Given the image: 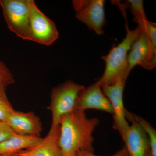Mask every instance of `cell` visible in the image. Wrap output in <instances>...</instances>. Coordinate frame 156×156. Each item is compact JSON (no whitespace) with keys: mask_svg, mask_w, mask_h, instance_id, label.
I'll use <instances>...</instances> for the list:
<instances>
[{"mask_svg":"<svg viewBox=\"0 0 156 156\" xmlns=\"http://www.w3.org/2000/svg\"><path fill=\"white\" fill-rule=\"evenodd\" d=\"M96 118L89 119L85 111L75 109L62 118L58 142L62 156H75L80 150L94 152L93 133L99 124Z\"/></svg>","mask_w":156,"mask_h":156,"instance_id":"1","label":"cell"},{"mask_svg":"<svg viewBox=\"0 0 156 156\" xmlns=\"http://www.w3.org/2000/svg\"><path fill=\"white\" fill-rule=\"evenodd\" d=\"M141 32L137 27L133 30H127L122 41L112 48L108 54L101 58L105 62L103 75L98 79L101 87L115 83L120 80H127L128 73V56L131 47Z\"/></svg>","mask_w":156,"mask_h":156,"instance_id":"2","label":"cell"},{"mask_svg":"<svg viewBox=\"0 0 156 156\" xmlns=\"http://www.w3.org/2000/svg\"><path fill=\"white\" fill-rule=\"evenodd\" d=\"M85 88L83 85L68 81L53 89L49 106L52 114L50 129L57 128L63 116L76 109L78 98Z\"/></svg>","mask_w":156,"mask_h":156,"instance_id":"3","label":"cell"},{"mask_svg":"<svg viewBox=\"0 0 156 156\" xmlns=\"http://www.w3.org/2000/svg\"><path fill=\"white\" fill-rule=\"evenodd\" d=\"M8 27L17 36L30 41V0H0Z\"/></svg>","mask_w":156,"mask_h":156,"instance_id":"4","label":"cell"},{"mask_svg":"<svg viewBox=\"0 0 156 156\" xmlns=\"http://www.w3.org/2000/svg\"><path fill=\"white\" fill-rule=\"evenodd\" d=\"M72 3L77 19L98 35L103 34V27L106 23L105 1L75 0L72 1Z\"/></svg>","mask_w":156,"mask_h":156,"instance_id":"5","label":"cell"},{"mask_svg":"<svg viewBox=\"0 0 156 156\" xmlns=\"http://www.w3.org/2000/svg\"><path fill=\"white\" fill-rule=\"evenodd\" d=\"M30 41L50 46L58 39V33L54 23L42 12L34 0H30Z\"/></svg>","mask_w":156,"mask_h":156,"instance_id":"6","label":"cell"},{"mask_svg":"<svg viewBox=\"0 0 156 156\" xmlns=\"http://www.w3.org/2000/svg\"><path fill=\"white\" fill-rule=\"evenodd\" d=\"M126 80H122L115 83L101 87L105 95L108 98L113 110V128L119 131L123 140L129 126L126 118L127 110L124 106L123 92Z\"/></svg>","mask_w":156,"mask_h":156,"instance_id":"7","label":"cell"},{"mask_svg":"<svg viewBox=\"0 0 156 156\" xmlns=\"http://www.w3.org/2000/svg\"><path fill=\"white\" fill-rule=\"evenodd\" d=\"M156 48L147 34L141 30L133 43L128 56V73L136 65L145 69L152 70L156 67Z\"/></svg>","mask_w":156,"mask_h":156,"instance_id":"8","label":"cell"},{"mask_svg":"<svg viewBox=\"0 0 156 156\" xmlns=\"http://www.w3.org/2000/svg\"><path fill=\"white\" fill-rule=\"evenodd\" d=\"M136 115L127 111L126 118L131 122L123 141L129 156H146L150 149L147 135L136 119Z\"/></svg>","mask_w":156,"mask_h":156,"instance_id":"9","label":"cell"},{"mask_svg":"<svg viewBox=\"0 0 156 156\" xmlns=\"http://www.w3.org/2000/svg\"><path fill=\"white\" fill-rule=\"evenodd\" d=\"M90 109L113 114L111 104L104 93L98 81L85 88L81 92L77 101L76 109L85 111Z\"/></svg>","mask_w":156,"mask_h":156,"instance_id":"10","label":"cell"},{"mask_svg":"<svg viewBox=\"0 0 156 156\" xmlns=\"http://www.w3.org/2000/svg\"><path fill=\"white\" fill-rule=\"evenodd\" d=\"M17 134L40 136L43 131L41 122L32 112H23L15 110L6 123Z\"/></svg>","mask_w":156,"mask_h":156,"instance_id":"11","label":"cell"},{"mask_svg":"<svg viewBox=\"0 0 156 156\" xmlns=\"http://www.w3.org/2000/svg\"><path fill=\"white\" fill-rule=\"evenodd\" d=\"M60 126L55 129H50L44 138L37 145L24 150L28 156H62L59 145Z\"/></svg>","mask_w":156,"mask_h":156,"instance_id":"12","label":"cell"},{"mask_svg":"<svg viewBox=\"0 0 156 156\" xmlns=\"http://www.w3.org/2000/svg\"><path fill=\"white\" fill-rule=\"evenodd\" d=\"M41 136L17 134L0 143V155L14 154L28 149L41 140Z\"/></svg>","mask_w":156,"mask_h":156,"instance_id":"13","label":"cell"},{"mask_svg":"<svg viewBox=\"0 0 156 156\" xmlns=\"http://www.w3.org/2000/svg\"><path fill=\"white\" fill-rule=\"evenodd\" d=\"M136 119L147 135L151 156H156V131L150 124L141 117L136 116Z\"/></svg>","mask_w":156,"mask_h":156,"instance_id":"14","label":"cell"},{"mask_svg":"<svg viewBox=\"0 0 156 156\" xmlns=\"http://www.w3.org/2000/svg\"><path fill=\"white\" fill-rule=\"evenodd\" d=\"M128 2L130 5L131 12L134 15V20L135 22L148 20L144 12L142 1L129 0L128 1Z\"/></svg>","mask_w":156,"mask_h":156,"instance_id":"15","label":"cell"},{"mask_svg":"<svg viewBox=\"0 0 156 156\" xmlns=\"http://www.w3.org/2000/svg\"><path fill=\"white\" fill-rule=\"evenodd\" d=\"M14 80L11 72L2 61H0V87L5 89L14 83Z\"/></svg>","mask_w":156,"mask_h":156,"instance_id":"16","label":"cell"},{"mask_svg":"<svg viewBox=\"0 0 156 156\" xmlns=\"http://www.w3.org/2000/svg\"><path fill=\"white\" fill-rule=\"evenodd\" d=\"M136 23L141 30L147 34L152 44L156 48V23L150 22L148 20L138 21Z\"/></svg>","mask_w":156,"mask_h":156,"instance_id":"17","label":"cell"},{"mask_svg":"<svg viewBox=\"0 0 156 156\" xmlns=\"http://www.w3.org/2000/svg\"><path fill=\"white\" fill-rule=\"evenodd\" d=\"M15 110L13 108L8 98L0 99V122L6 123L9 117Z\"/></svg>","mask_w":156,"mask_h":156,"instance_id":"18","label":"cell"},{"mask_svg":"<svg viewBox=\"0 0 156 156\" xmlns=\"http://www.w3.org/2000/svg\"><path fill=\"white\" fill-rule=\"evenodd\" d=\"M17 134L5 123L0 122V143Z\"/></svg>","mask_w":156,"mask_h":156,"instance_id":"19","label":"cell"},{"mask_svg":"<svg viewBox=\"0 0 156 156\" xmlns=\"http://www.w3.org/2000/svg\"><path fill=\"white\" fill-rule=\"evenodd\" d=\"M75 156H103L94 154L93 152L89 151L80 150L78 151Z\"/></svg>","mask_w":156,"mask_h":156,"instance_id":"20","label":"cell"},{"mask_svg":"<svg viewBox=\"0 0 156 156\" xmlns=\"http://www.w3.org/2000/svg\"><path fill=\"white\" fill-rule=\"evenodd\" d=\"M112 156H129V155L126 147L125 146H124L120 150L118 151L115 154Z\"/></svg>","mask_w":156,"mask_h":156,"instance_id":"21","label":"cell"},{"mask_svg":"<svg viewBox=\"0 0 156 156\" xmlns=\"http://www.w3.org/2000/svg\"><path fill=\"white\" fill-rule=\"evenodd\" d=\"M5 89L0 87V99L7 98L5 94Z\"/></svg>","mask_w":156,"mask_h":156,"instance_id":"22","label":"cell"},{"mask_svg":"<svg viewBox=\"0 0 156 156\" xmlns=\"http://www.w3.org/2000/svg\"><path fill=\"white\" fill-rule=\"evenodd\" d=\"M16 156H28L25 153L24 151H21L20 152L17 153L16 154Z\"/></svg>","mask_w":156,"mask_h":156,"instance_id":"23","label":"cell"},{"mask_svg":"<svg viewBox=\"0 0 156 156\" xmlns=\"http://www.w3.org/2000/svg\"><path fill=\"white\" fill-rule=\"evenodd\" d=\"M146 156H151V155L150 149L147 151V152L146 153Z\"/></svg>","mask_w":156,"mask_h":156,"instance_id":"24","label":"cell"},{"mask_svg":"<svg viewBox=\"0 0 156 156\" xmlns=\"http://www.w3.org/2000/svg\"><path fill=\"white\" fill-rule=\"evenodd\" d=\"M16 154H11V155H0V156H16Z\"/></svg>","mask_w":156,"mask_h":156,"instance_id":"25","label":"cell"}]
</instances>
